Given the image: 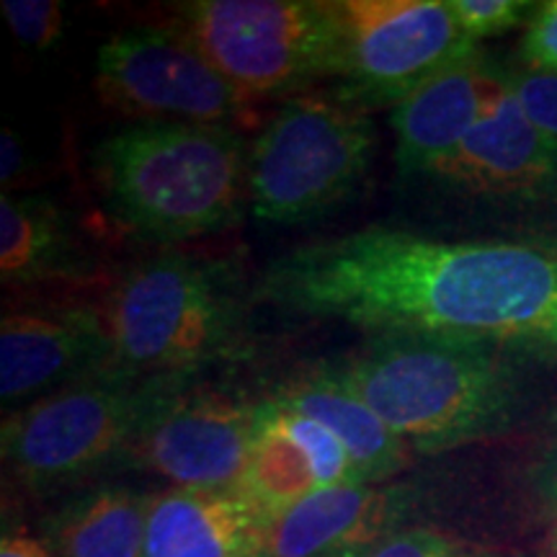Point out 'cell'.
<instances>
[{
	"label": "cell",
	"mask_w": 557,
	"mask_h": 557,
	"mask_svg": "<svg viewBox=\"0 0 557 557\" xmlns=\"http://www.w3.org/2000/svg\"><path fill=\"white\" fill-rule=\"evenodd\" d=\"M269 524L240 487H171L150 500L143 557H240L267 547Z\"/></svg>",
	"instance_id": "9a60e30c"
},
{
	"label": "cell",
	"mask_w": 557,
	"mask_h": 557,
	"mask_svg": "<svg viewBox=\"0 0 557 557\" xmlns=\"http://www.w3.org/2000/svg\"><path fill=\"white\" fill-rule=\"evenodd\" d=\"M250 101L338 78L341 29L318 0H197L173 24Z\"/></svg>",
	"instance_id": "8992f818"
},
{
	"label": "cell",
	"mask_w": 557,
	"mask_h": 557,
	"mask_svg": "<svg viewBox=\"0 0 557 557\" xmlns=\"http://www.w3.org/2000/svg\"><path fill=\"white\" fill-rule=\"evenodd\" d=\"M3 16L13 37L29 50H50L62 37V3L58 0H3Z\"/></svg>",
	"instance_id": "44dd1931"
},
{
	"label": "cell",
	"mask_w": 557,
	"mask_h": 557,
	"mask_svg": "<svg viewBox=\"0 0 557 557\" xmlns=\"http://www.w3.org/2000/svg\"><path fill=\"white\" fill-rule=\"evenodd\" d=\"M508 86L534 127L557 145V73L524 70L508 75Z\"/></svg>",
	"instance_id": "7402d4cb"
},
{
	"label": "cell",
	"mask_w": 557,
	"mask_h": 557,
	"mask_svg": "<svg viewBox=\"0 0 557 557\" xmlns=\"http://www.w3.org/2000/svg\"><path fill=\"white\" fill-rule=\"evenodd\" d=\"M148 382L103 372L26 403L3 421V462L21 483H73L129 449Z\"/></svg>",
	"instance_id": "52a82bcc"
},
{
	"label": "cell",
	"mask_w": 557,
	"mask_h": 557,
	"mask_svg": "<svg viewBox=\"0 0 557 557\" xmlns=\"http://www.w3.org/2000/svg\"><path fill=\"white\" fill-rule=\"evenodd\" d=\"M96 312L116 372L143 382L184 380L235 354L243 341L235 278L197 256L165 253L135 263Z\"/></svg>",
	"instance_id": "277c9868"
},
{
	"label": "cell",
	"mask_w": 557,
	"mask_h": 557,
	"mask_svg": "<svg viewBox=\"0 0 557 557\" xmlns=\"http://www.w3.org/2000/svg\"><path fill=\"white\" fill-rule=\"evenodd\" d=\"M508 94V73L472 54L393 107L395 165L400 178L429 176Z\"/></svg>",
	"instance_id": "7c38bea8"
},
{
	"label": "cell",
	"mask_w": 557,
	"mask_h": 557,
	"mask_svg": "<svg viewBox=\"0 0 557 557\" xmlns=\"http://www.w3.org/2000/svg\"><path fill=\"white\" fill-rule=\"evenodd\" d=\"M344 99L398 107L423 83L478 54L449 0H336Z\"/></svg>",
	"instance_id": "ba28073f"
},
{
	"label": "cell",
	"mask_w": 557,
	"mask_h": 557,
	"mask_svg": "<svg viewBox=\"0 0 557 557\" xmlns=\"http://www.w3.org/2000/svg\"><path fill=\"white\" fill-rule=\"evenodd\" d=\"M459 557H468V555H459Z\"/></svg>",
	"instance_id": "4dcf8cb0"
},
{
	"label": "cell",
	"mask_w": 557,
	"mask_h": 557,
	"mask_svg": "<svg viewBox=\"0 0 557 557\" xmlns=\"http://www.w3.org/2000/svg\"><path fill=\"white\" fill-rule=\"evenodd\" d=\"M403 500L382 485L320 487L267 532L269 557H364L395 532Z\"/></svg>",
	"instance_id": "5bb4252c"
},
{
	"label": "cell",
	"mask_w": 557,
	"mask_h": 557,
	"mask_svg": "<svg viewBox=\"0 0 557 557\" xmlns=\"http://www.w3.org/2000/svg\"><path fill=\"white\" fill-rule=\"evenodd\" d=\"M336 374L418 451L491 434L517 403L508 367L470 338L382 333Z\"/></svg>",
	"instance_id": "3957f363"
},
{
	"label": "cell",
	"mask_w": 557,
	"mask_h": 557,
	"mask_svg": "<svg viewBox=\"0 0 557 557\" xmlns=\"http://www.w3.org/2000/svg\"><path fill=\"white\" fill-rule=\"evenodd\" d=\"M114 372L96 310H16L0 323V400L21 406Z\"/></svg>",
	"instance_id": "8fae6325"
},
{
	"label": "cell",
	"mask_w": 557,
	"mask_h": 557,
	"mask_svg": "<svg viewBox=\"0 0 557 557\" xmlns=\"http://www.w3.org/2000/svg\"><path fill=\"white\" fill-rule=\"evenodd\" d=\"M150 500L127 487L81 493L47 521V547L54 557H143Z\"/></svg>",
	"instance_id": "ac0fdd59"
},
{
	"label": "cell",
	"mask_w": 557,
	"mask_h": 557,
	"mask_svg": "<svg viewBox=\"0 0 557 557\" xmlns=\"http://www.w3.org/2000/svg\"><path fill=\"white\" fill-rule=\"evenodd\" d=\"M81 243L70 218L41 197L0 199V274L3 284L54 282L83 269Z\"/></svg>",
	"instance_id": "e0dca14e"
},
{
	"label": "cell",
	"mask_w": 557,
	"mask_h": 557,
	"mask_svg": "<svg viewBox=\"0 0 557 557\" xmlns=\"http://www.w3.org/2000/svg\"><path fill=\"white\" fill-rule=\"evenodd\" d=\"M96 90L109 109L139 122L243 129L256 124L246 99L178 29L137 26L96 54Z\"/></svg>",
	"instance_id": "9c48e42d"
},
{
	"label": "cell",
	"mask_w": 557,
	"mask_h": 557,
	"mask_svg": "<svg viewBox=\"0 0 557 557\" xmlns=\"http://www.w3.org/2000/svg\"><path fill=\"white\" fill-rule=\"evenodd\" d=\"M455 542L444 537L442 532L426 527H413V529H395L385 540H380L377 545L364 557H459Z\"/></svg>",
	"instance_id": "cb8c5ba5"
},
{
	"label": "cell",
	"mask_w": 557,
	"mask_h": 557,
	"mask_svg": "<svg viewBox=\"0 0 557 557\" xmlns=\"http://www.w3.org/2000/svg\"><path fill=\"white\" fill-rule=\"evenodd\" d=\"M271 400L331 429L344 442L364 485H380L408 465V444L346 387L336 369L292 382Z\"/></svg>",
	"instance_id": "2e32d148"
},
{
	"label": "cell",
	"mask_w": 557,
	"mask_h": 557,
	"mask_svg": "<svg viewBox=\"0 0 557 557\" xmlns=\"http://www.w3.org/2000/svg\"><path fill=\"white\" fill-rule=\"evenodd\" d=\"M240 557H269V555H267V549H256V553H246Z\"/></svg>",
	"instance_id": "f546056e"
},
{
	"label": "cell",
	"mask_w": 557,
	"mask_h": 557,
	"mask_svg": "<svg viewBox=\"0 0 557 557\" xmlns=\"http://www.w3.org/2000/svg\"><path fill=\"white\" fill-rule=\"evenodd\" d=\"M253 431L256 403L205 385L152 380L127 455L181 491H235Z\"/></svg>",
	"instance_id": "30bf717a"
},
{
	"label": "cell",
	"mask_w": 557,
	"mask_h": 557,
	"mask_svg": "<svg viewBox=\"0 0 557 557\" xmlns=\"http://www.w3.org/2000/svg\"><path fill=\"white\" fill-rule=\"evenodd\" d=\"M263 403H267V408L274 413L278 426L287 431L299 447L305 449V455L310 457V465L312 470H315L320 487L364 485L359 480L357 465H354V459L344 447V442H341L331 429H325L323 423L312 421L308 416L295 413V410L278 406L274 400H263Z\"/></svg>",
	"instance_id": "ffe728a7"
},
{
	"label": "cell",
	"mask_w": 557,
	"mask_h": 557,
	"mask_svg": "<svg viewBox=\"0 0 557 557\" xmlns=\"http://www.w3.org/2000/svg\"><path fill=\"white\" fill-rule=\"evenodd\" d=\"M377 129L361 107L292 96L250 148L248 207L263 225H299L338 207L367 178Z\"/></svg>",
	"instance_id": "5b68a950"
},
{
	"label": "cell",
	"mask_w": 557,
	"mask_h": 557,
	"mask_svg": "<svg viewBox=\"0 0 557 557\" xmlns=\"http://www.w3.org/2000/svg\"><path fill=\"white\" fill-rule=\"evenodd\" d=\"M545 557H557V524L553 527V534H549V540H547Z\"/></svg>",
	"instance_id": "f1b7e54d"
},
{
	"label": "cell",
	"mask_w": 557,
	"mask_h": 557,
	"mask_svg": "<svg viewBox=\"0 0 557 557\" xmlns=\"http://www.w3.org/2000/svg\"><path fill=\"white\" fill-rule=\"evenodd\" d=\"M0 557H54L45 540L32 537L26 532H5L0 542Z\"/></svg>",
	"instance_id": "4316f807"
},
{
	"label": "cell",
	"mask_w": 557,
	"mask_h": 557,
	"mask_svg": "<svg viewBox=\"0 0 557 557\" xmlns=\"http://www.w3.org/2000/svg\"><path fill=\"white\" fill-rule=\"evenodd\" d=\"M449 5L465 34L475 41L513 29L532 9L524 0H449Z\"/></svg>",
	"instance_id": "603a6c76"
},
{
	"label": "cell",
	"mask_w": 557,
	"mask_h": 557,
	"mask_svg": "<svg viewBox=\"0 0 557 557\" xmlns=\"http://www.w3.org/2000/svg\"><path fill=\"white\" fill-rule=\"evenodd\" d=\"M545 493L557 504V447L545 465Z\"/></svg>",
	"instance_id": "83f0119b"
},
{
	"label": "cell",
	"mask_w": 557,
	"mask_h": 557,
	"mask_svg": "<svg viewBox=\"0 0 557 557\" xmlns=\"http://www.w3.org/2000/svg\"><path fill=\"white\" fill-rule=\"evenodd\" d=\"M444 189L470 197H534L557 189V145L534 127L517 96L496 109L429 173Z\"/></svg>",
	"instance_id": "4fadbf2b"
},
{
	"label": "cell",
	"mask_w": 557,
	"mask_h": 557,
	"mask_svg": "<svg viewBox=\"0 0 557 557\" xmlns=\"http://www.w3.org/2000/svg\"><path fill=\"white\" fill-rule=\"evenodd\" d=\"M26 173V152L21 148L18 137L11 129H3L0 135V178L5 189H16Z\"/></svg>",
	"instance_id": "484cf974"
},
{
	"label": "cell",
	"mask_w": 557,
	"mask_h": 557,
	"mask_svg": "<svg viewBox=\"0 0 557 557\" xmlns=\"http://www.w3.org/2000/svg\"><path fill=\"white\" fill-rule=\"evenodd\" d=\"M256 297L382 333L557 348V253L364 227L276 256Z\"/></svg>",
	"instance_id": "6da1fadb"
},
{
	"label": "cell",
	"mask_w": 557,
	"mask_h": 557,
	"mask_svg": "<svg viewBox=\"0 0 557 557\" xmlns=\"http://www.w3.org/2000/svg\"><path fill=\"white\" fill-rule=\"evenodd\" d=\"M238 129L135 122L90 152L96 189L111 220L150 240L220 233L248 205L250 152Z\"/></svg>",
	"instance_id": "7a4b0ae2"
},
{
	"label": "cell",
	"mask_w": 557,
	"mask_h": 557,
	"mask_svg": "<svg viewBox=\"0 0 557 557\" xmlns=\"http://www.w3.org/2000/svg\"><path fill=\"white\" fill-rule=\"evenodd\" d=\"M524 58L534 70L557 73V0H549L534 13L524 37Z\"/></svg>",
	"instance_id": "d4e9b609"
},
{
	"label": "cell",
	"mask_w": 557,
	"mask_h": 557,
	"mask_svg": "<svg viewBox=\"0 0 557 557\" xmlns=\"http://www.w3.org/2000/svg\"><path fill=\"white\" fill-rule=\"evenodd\" d=\"M240 491L267 513L282 517L312 493L320 491L310 457L278 426L267 403H256V431L250 442L248 465L243 472Z\"/></svg>",
	"instance_id": "d6986e66"
}]
</instances>
